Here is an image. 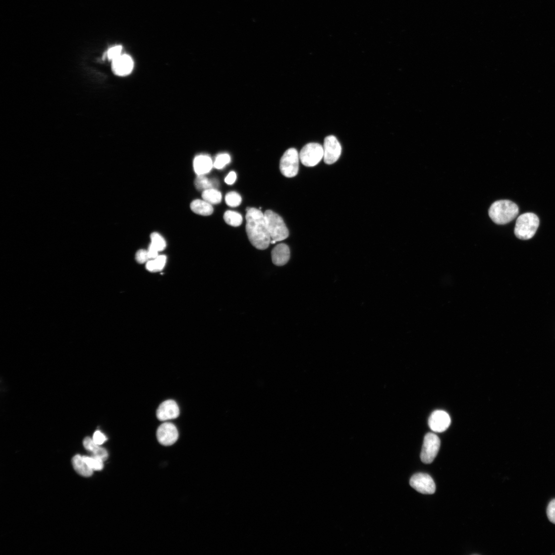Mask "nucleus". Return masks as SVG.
Returning <instances> with one entry per match:
<instances>
[{
	"instance_id": "1",
	"label": "nucleus",
	"mask_w": 555,
	"mask_h": 555,
	"mask_svg": "<svg viewBox=\"0 0 555 555\" xmlns=\"http://www.w3.org/2000/svg\"><path fill=\"white\" fill-rule=\"evenodd\" d=\"M246 231L250 242L257 249L265 250L271 242L265 214L255 208H247Z\"/></svg>"
},
{
	"instance_id": "2",
	"label": "nucleus",
	"mask_w": 555,
	"mask_h": 555,
	"mask_svg": "<svg viewBox=\"0 0 555 555\" xmlns=\"http://www.w3.org/2000/svg\"><path fill=\"white\" fill-rule=\"evenodd\" d=\"M519 214L516 204L509 200H500L494 203L489 210V216L498 225H504L514 220Z\"/></svg>"
},
{
	"instance_id": "3",
	"label": "nucleus",
	"mask_w": 555,
	"mask_h": 555,
	"mask_svg": "<svg viewBox=\"0 0 555 555\" xmlns=\"http://www.w3.org/2000/svg\"><path fill=\"white\" fill-rule=\"evenodd\" d=\"M539 225V219L533 213H525L520 216L517 220L515 228L516 237L523 240L532 238Z\"/></svg>"
},
{
	"instance_id": "4",
	"label": "nucleus",
	"mask_w": 555,
	"mask_h": 555,
	"mask_svg": "<svg viewBox=\"0 0 555 555\" xmlns=\"http://www.w3.org/2000/svg\"><path fill=\"white\" fill-rule=\"evenodd\" d=\"M264 214L271 240L277 242L287 238L289 232L282 218L270 210L266 211Z\"/></svg>"
},
{
	"instance_id": "5",
	"label": "nucleus",
	"mask_w": 555,
	"mask_h": 555,
	"mask_svg": "<svg viewBox=\"0 0 555 555\" xmlns=\"http://www.w3.org/2000/svg\"><path fill=\"white\" fill-rule=\"evenodd\" d=\"M299 155L294 148L288 149L283 155L280 163L281 173L286 177L296 176L299 171Z\"/></svg>"
},
{
	"instance_id": "6",
	"label": "nucleus",
	"mask_w": 555,
	"mask_h": 555,
	"mask_svg": "<svg viewBox=\"0 0 555 555\" xmlns=\"http://www.w3.org/2000/svg\"><path fill=\"white\" fill-rule=\"evenodd\" d=\"M299 158L303 165L315 166L324 159V148L318 143L308 144L301 150Z\"/></svg>"
},
{
	"instance_id": "7",
	"label": "nucleus",
	"mask_w": 555,
	"mask_h": 555,
	"mask_svg": "<svg viewBox=\"0 0 555 555\" xmlns=\"http://www.w3.org/2000/svg\"><path fill=\"white\" fill-rule=\"evenodd\" d=\"M440 446V440L436 435L427 434L424 438L421 454L422 461L425 464L432 463L438 453Z\"/></svg>"
},
{
	"instance_id": "8",
	"label": "nucleus",
	"mask_w": 555,
	"mask_h": 555,
	"mask_svg": "<svg viewBox=\"0 0 555 555\" xmlns=\"http://www.w3.org/2000/svg\"><path fill=\"white\" fill-rule=\"evenodd\" d=\"M410 484L412 488L423 494L432 495L436 492L435 483L431 476L427 474L414 475L410 479Z\"/></svg>"
},
{
	"instance_id": "9",
	"label": "nucleus",
	"mask_w": 555,
	"mask_h": 555,
	"mask_svg": "<svg viewBox=\"0 0 555 555\" xmlns=\"http://www.w3.org/2000/svg\"><path fill=\"white\" fill-rule=\"evenodd\" d=\"M324 160L326 164L331 165L336 162L341 154V146L336 137L327 136L324 145Z\"/></svg>"
},
{
	"instance_id": "10",
	"label": "nucleus",
	"mask_w": 555,
	"mask_h": 555,
	"mask_svg": "<svg viewBox=\"0 0 555 555\" xmlns=\"http://www.w3.org/2000/svg\"><path fill=\"white\" fill-rule=\"evenodd\" d=\"M157 438L162 445L168 446L173 445L178 438V430L175 426L171 423H164L157 430Z\"/></svg>"
},
{
	"instance_id": "11",
	"label": "nucleus",
	"mask_w": 555,
	"mask_h": 555,
	"mask_svg": "<svg viewBox=\"0 0 555 555\" xmlns=\"http://www.w3.org/2000/svg\"><path fill=\"white\" fill-rule=\"evenodd\" d=\"M428 423L433 431L442 433L448 429L451 423V419L449 414L445 411L437 410L430 415Z\"/></svg>"
},
{
	"instance_id": "12",
	"label": "nucleus",
	"mask_w": 555,
	"mask_h": 555,
	"mask_svg": "<svg viewBox=\"0 0 555 555\" xmlns=\"http://www.w3.org/2000/svg\"><path fill=\"white\" fill-rule=\"evenodd\" d=\"M134 65V61L130 55L121 54L112 61V69L115 75L120 77L126 76L132 73Z\"/></svg>"
},
{
	"instance_id": "13",
	"label": "nucleus",
	"mask_w": 555,
	"mask_h": 555,
	"mask_svg": "<svg viewBox=\"0 0 555 555\" xmlns=\"http://www.w3.org/2000/svg\"><path fill=\"white\" fill-rule=\"evenodd\" d=\"M179 414V409L176 402L173 400L164 401L159 407L157 415L161 421H166L176 419Z\"/></svg>"
},
{
	"instance_id": "14",
	"label": "nucleus",
	"mask_w": 555,
	"mask_h": 555,
	"mask_svg": "<svg viewBox=\"0 0 555 555\" xmlns=\"http://www.w3.org/2000/svg\"><path fill=\"white\" fill-rule=\"evenodd\" d=\"M273 263L276 266H283L290 258V250L288 246L283 243L277 245L272 252Z\"/></svg>"
},
{
	"instance_id": "15",
	"label": "nucleus",
	"mask_w": 555,
	"mask_h": 555,
	"mask_svg": "<svg viewBox=\"0 0 555 555\" xmlns=\"http://www.w3.org/2000/svg\"><path fill=\"white\" fill-rule=\"evenodd\" d=\"M213 166L214 163L212 159L207 155H199L194 159V170L198 175H205L209 173Z\"/></svg>"
},
{
	"instance_id": "16",
	"label": "nucleus",
	"mask_w": 555,
	"mask_h": 555,
	"mask_svg": "<svg viewBox=\"0 0 555 555\" xmlns=\"http://www.w3.org/2000/svg\"><path fill=\"white\" fill-rule=\"evenodd\" d=\"M72 465L75 471L80 475L89 477L92 476L93 470L92 469L83 459V456L79 454L75 455L72 460Z\"/></svg>"
},
{
	"instance_id": "17",
	"label": "nucleus",
	"mask_w": 555,
	"mask_h": 555,
	"mask_svg": "<svg viewBox=\"0 0 555 555\" xmlns=\"http://www.w3.org/2000/svg\"><path fill=\"white\" fill-rule=\"evenodd\" d=\"M190 208L194 213L203 216H210L214 213L212 205L204 200H194L190 204Z\"/></svg>"
},
{
	"instance_id": "18",
	"label": "nucleus",
	"mask_w": 555,
	"mask_h": 555,
	"mask_svg": "<svg viewBox=\"0 0 555 555\" xmlns=\"http://www.w3.org/2000/svg\"><path fill=\"white\" fill-rule=\"evenodd\" d=\"M218 181L215 179H209L205 175H198L194 180V185L199 190H206L215 188L218 186Z\"/></svg>"
},
{
	"instance_id": "19",
	"label": "nucleus",
	"mask_w": 555,
	"mask_h": 555,
	"mask_svg": "<svg viewBox=\"0 0 555 555\" xmlns=\"http://www.w3.org/2000/svg\"><path fill=\"white\" fill-rule=\"evenodd\" d=\"M202 196L204 200L212 205L220 203L222 199L221 193L215 188L203 191Z\"/></svg>"
},
{
	"instance_id": "20",
	"label": "nucleus",
	"mask_w": 555,
	"mask_h": 555,
	"mask_svg": "<svg viewBox=\"0 0 555 555\" xmlns=\"http://www.w3.org/2000/svg\"><path fill=\"white\" fill-rule=\"evenodd\" d=\"M224 219L227 224L233 227L240 226L243 221L242 216L239 213L231 211L225 213Z\"/></svg>"
},
{
	"instance_id": "21",
	"label": "nucleus",
	"mask_w": 555,
	"mask_h": 555,
	"mask_svg": "<svg viewBox=\"0 0 555 555\" xmlns=\"http://www.w3.org/2000/svg\"><path fill=\"white\" fill-rule=\"evenodd\" d=\"M83 459L93 470L100 471L104 468V461L93 456H83Z\"/></svg>"
},
{
	"instance_id": "22",
	"label": "nucleus",
	"mask_w": 555,
	"mask_h": 555,
	"mask_svg": "<svg viewBox=\"0 0 555 555\" xmlns=\"http://www.w3.org/2000/svg\"><path fill=\"white\" fill-rule=\"evenodd\" d=\"M151 244L154 245L159 251H163L166 247V242L162 236L158 232H154L151 234Z\"/></svg>"
},
{
	"instance_id": "23",
	"label": "nucleus",
	"mask_w": 555,
	"mask_h": 555,
	"mask_svg": "<svg viewBox=\"0 0 555 555\" xmlns=\"http://www.w3.org/2000/svg\"><path fill=\"white\" fill-rule=\"evenodd\" d=\"M225 202L229 207H237L241 204L242 202V198L237 192L234 191L229 192L225 196Z\"/></svg>"
},
{
	"instance_id": "24",
	"label": "nucleus",
	"mask_w": 555,
	"mask_h": 555,
	"mask_svg": "<svg viewBox=\"0 0 555 555\" xmlns=\"http://www.w3.org/2000/svg\"><path fill=\"white\" fill-rule=\"evenodd\" d=\"M230 157L227 154L218 155L214 163V166L217 169H223L225 166L230 162Z\"/></svg>"
},
{
	"instance_id": "25",
	"label": "nucleus",
	"mask_w": 555,
	"mask_h": 555,
	"mask_svg": "<svg viewBox=\"0 0 555 555\" xmlns=\"http://www.w3.org/2000/svg\"><path fill=\"white\" fill-rule=\"evenodd\" d=\"M122 47L116 46L111 48L106 53L107 58L111 61H113L118 58L122 54Z\"/></svg>"
},
{
	"instance_id": "26",
	"label": "nucleus",
	"mask_w": 555,
	"mask_h": 555,
	"mask_svg": "<svg viewBox=\"0 0 555 555\" xmlns=\"http://www.w3.org/2000/svg\"><path fill=\"white\" fill-rule=\"evenodd\" d=\"M92 456L99 458L104 461H106L108 457V453L106 449L100 446L97 447L92 452Z\"/></svg>"
},
{
	"instance_id": "27",
	"label": "nucleus",
	"mask_w": 555,
	"mask_h": 555,
	"mask_svg": "<svg viewBox=\"0 0 555 555\" xmlns=\"http://www.w3.org/2000/svg\"><path fill=\"white\" fill-rule=\"evenodd\" d=\"M547 515L549 520L555 524V499L552 500L548 506Z\"/></svg>"
},
{
	"instance_id": "28",
	"label": "nucleus",
	"mask_w": 555,
	"mask_h": 555,
	"mask_svg": "<svg viewBox=\"0 0 555 555\" xmlns=\"http://www.w3.org/2000/svg\"><path fill=\"white\" fill-rule=\"evenodd\" d=\"M148 251L144 249L139 250L136 254V260L139 263H144L149 260Z\"/></svg>"
},
{
	"instance_id": "29",
	"label": "nucleus",
	"mask_w": 555,
	"mask_h": 555,
	"mask_svg": "<svg viewBox=\"0 0 555 555\" xmlns=\"http://www.w3.org/2000/svg\"><path fill=\"white\" fill-rule=\"evenodd\" d=\"M83 446H84L85 448L88 451L91 452L92 453L97 447L99 446V445H97V444L95 443L93 439H92L89 437L86 438L84 440H83Z\"/></svg>"
},
{
	"instance_id": "30",
	"label": "nucleus",
	"mask_w": 555,
	"mask_h": 555,
	"mask_svg": "<svg viewBox=\"0 0 555 555\" xmlns=\"http://www.w3.org/2000/svg\"><path fill=\"white\" fill-rule=\"evenodd\" d=\"M155 263L156 272L162 271L166 263V258L164 255L159 256L157 258L154 259Z\"/></svg>"
},
{
	"instance_id": "31",
	"label": "nucleus",
	"mask_w": 555,
	"mask_h": 555,
	"mask_svg": "<svg viewBox=\"0 0 555 555\" xmlns=\"http://www.w3.org/2000/svg\"><path fill=\"white\" fill-rule=\"evenodd\" d=\"M93 439L98 445H102L107 441L106 437L100 431H96L94 433Z\"/></svg>"
},
{
	"instance_id": "32",
	"label": "nucleus",
	"mask_w": 555,
	"mask_h": 555,
	"mask_svg": "<svg viewBox=\"0 0 555 555\" xmlns=\"http://www.w3.org/2000/svg\"><path fill=\"white\" fill-rule=\"evenodd\" d=\"M148 252L150 259L154 260L159 256L158 253L159 252L158 250L151 244L149 246Z\"/></svg>"
},
{
	"instance_id": "33",
	"label": "nucleus",
	"mask_w": 555,
	"mask_h": 555,
	"mask_svg": "<svg viewBox=\"0 0 555 555\" xmlns=\"http://www.w3.org/2000/svg\"><path fill=\"white\" fill-rule=\"evenodd\" d=\"M236 178H237V175L234 171H231L225 177V182L228 185H232L235 183Z\"/></svg>"
},
{
	"instance_id": "34",
	"label": "nucleus",
	"mask_w": 555,
	"mask_h": 555,
	"mask_svg": "<svg viewBox=\"0 0 555 555\" xmlns=\"http://www.w3.org/2000/svg\"><path fill=\"white\" fill-rule=\"evenodd\" d=\"M146 269L148 271L151 272H156V268L154 260H149L147 262Z\"/></svg>"
}]
</instances>
